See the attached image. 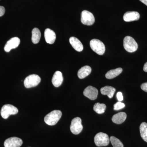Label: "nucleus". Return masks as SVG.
<instances>
[{
    "label": "nucleus",
    "mask_w": 147,
    "mask_h": 147,
    "mask_svg": "<svg viewBox=\"0 0 147 147\" xmlns=\"http://www.w3.org/2000/svg\"><path fill=\"white\" fill-rule=\"evenodd\" d=\"M106 108V105L99 102L95 103L94 105L93 109L96 113L98 114H102L105 113Z\"/></svg>",
    "instance_id": "nucleus-22"
},
{
    "label": "nucleus",
    "mask_w": 147,
    "mask_h": 147,
    "mask_svg": "<svg viewBox=\"0 0 147 147\" xmlns=\"http://www.w3.org/2000/svg\"><path fill=\"white\" fill-rule=\"evenodd\" d=\"M83 127L82 125V120L80 118H74L71 121L70 125V130L73 134L77 135L82 132Z\"/></svg>",
    "instance_id": "nucleus-7"
},
{
    "label": "nucleus",
    "mask_w": 147,
    "mask_h": 147,
    "mask_svg": "<svg viewBox=\"0 0 147 147\" xmlns=\"http://www.w3.org/2000/svg\"><path fill=\"white\" fill-rule=\"evenodd\" d=\"M110 141L113 147H123V143L116 137L112 136L110 138Z\"/></svg>",
    "instance_id": "nucleus-23"
},
{
    "label": "nucleus",
    "mask_w": 147,
    "mask_h": 147,
    "mask_svg": "<svg viewBox=\"0 0 147 147\" xmlns=\"http://www.w3.org/2000/svg\"><path fill=\"white\" fill-rule=\"evenodd\" d=\"M62 74L60 71H57L55 72L52 78V82L54 86L59 87L63 82Z\"/></svg>",
    "instance_id": "nucleus-14"
},
{
    "label": "nucleus",
    "mask_w": 147,
    "mask_h": 147,
    "mask_svg": "<svg viewBox=\"0 0 147 147\" xmlns=\"http://www.w3.org/2000/svg\"><path fill=\"white\" fill-rule=\"evenodd\" d=\"M18 109L15 106L10 104L4 105L1 110V115L3 118L7 119L11 115H15L18 113Z\"/></svg>",
    "instance_id": "nucleus-5"
},
{
    "label": "nucleus",
    "mask_w": 147,
    "mask_h": 147,
    "mask_svg": "<svg viewBox=\"0 0 147 147\" xmlns=\"http://www.w3.org/2000/svg\"><path fill=\"white\" fill-rule=\"evenodd\" d=\"M62 115V113L60 110H53L45 116L44 121L45 123L48 125H55L61 119Z\"/></svg>",
    "instance_id": "nucleus-1"
},
{
    "label": "nucleus",
    "mask_w": 147,
    "mask_h": 147,
    "mask_svg": "<svg viewBox=\"0 0 147 147\" xmlns=\"http://www.w3.org/2000/svg\"><path fill=\"white\" fill-rule=\"evenodd\" d=\"M117 98L118 100L119 101H121L123 100V96L122 93L121 92H118L117 94Z\"/></svg>",
    "instance_id": "nucleus-25"
},
{
    "label": "nucleus",
    "mask_w": 147,
    "mask_h": 147,
    "mask_svg": "<svg viewBox=\"0 0 147 147\" xmlns=\"http://www.w3.org/2000/svg\"><path fill=\"white\" fill-rule=\"evenodd\" d=\"M116 89L114 87L106 86L100 89V92L102 95H107L110 98H112L115 92Z\"/></svg>",
    "instance_id": "nucleus-18"
},
{
    "label": "nucleus",
    "mask_w": 147,
    "mask_h": 147,
    "mask_svg": "<svg viewBox=\"0 0 147 147\" xmlns=\"http://www.w3.org/2000/svg\"><path fill=\"white\" fill-rule=\"evenodd\" d=\"M143 69H144V71L145 72H147V62L145 63Z\"/></svg>",
    "instance_id": "nucleus-28"
},
{
    "label": "nucleus",
    "mask_w": 147,
    "mask_h": 147,
    "mask_svg": "<svg viewBox=\"0 0 147 147\" xmlns=\"http://www.w3.org/2000/svg\"><path fill=\"white\" fill-rule=\"evenodd\" d=\"M23 141L16 137H10L5 141V147H20L23 144Z\"/></svg>",
    "instance_id": "nucleus-9"
},
{
    "label": "nucleus",
    "mask_w": 147,
    "mask_h": 147,
    "mask_svg": "<svg viewBox=\"0 0 147 147\" xmlns=\"http://www.w3.org/2000/svg\"><path fill=\"white\" fill-rule=\"evenodd\" d=\"M141 88L143 91L147 92V82L142 84L141 86Z\"/></svg>",
    "instance_id": "nucleus-27"
},
{
    "label": "nucleus",
    "mask_w": 147,
    "mask_h": 147,
    "mask_svg": "<svg viewBox=\"0 0 147 147\" xmlns=\"http://www.w3.org/2000/svg\"><path fill=\"white\" fill-rule=\"evenodd\" d=\"M94 141L95 144L98 147L106 146L109 145L110 139L108 134L99 132L95 136Z\"/></svg>",
    "instance_id": "nucleus-3"
},
{
    "label": "nucleus",
    "mask_w": 147,
    "mask_h": 147,
    "mask_svg": "<svg viewBox=\"0 0 147 147\" xmlns=\"http://www.w3.org/2000/svg\"><path fill=\"white\" fill-rule=\"evenodd\" d=\"M139 1H141L142 3L147 6V0H139Z\"/></svg>",
    "instance_id": "nucleus-29"
},
{
    "label": "nucleus",
    "mask_w": 147,
    "mask_h": 147,
    "mask_svg": "<svg viewBox=\"0 0 147 147\" xmlns=\"http://www.w3.org/2000/svg\"><path fill=\"white\" fill-rule=\"evenodd\" d=\"M81 22L84 25L92 26L95 22L93 14L88 11H83L81 14Z\"/></svg>",
    "instance_id": "nucleus-8"
},
{
    "label": "nucleus",
    "mask_w": 147,
    "mask_h": 147,
    "mask_svg": "<svg viewBox=\"0 0 147 147\" xmlns=\"http://www.w3.org/2000/svg\"><path fill=\"white\" fill-rule=\"evenodd\" d=\"M123 47L129 53H134L137 51L138 45L135 40L130 36H126L123 40Z\"/></svg>",
    "instance_id": "nucleus-2"
},
{
    "label": "nucleus",
    "mask_w": 147,
    "mask_h": 147,
    "mask_svg": "<svg viewBox=\"0 0 147 147\" xmlns=\"http://www.w3.org/2000/svg\"><path fill=\"white\" fill-rule=\"evenodd\" d=\"M41 79L36 74H31L27 76L24 81V86L27 88L36 86L40 83Z\"/></svg>",
    "instance_id": "nucleus-6"
},
{
    "label": "nucleus",
    "mask_w": 147,
    "mask_h": 147,
    "mask_svg": "<svg viewBox=\"0 0 147 147\" xmlns=\"http://www.w3.org/2000/svg\"><path fill=\"white\" fill-rule=\"evenodd\" d=\"M69 42L74 49L77 52H82L84 46L82 42L75 37H71L69 39Z\"/></svg>",
    "instance_id": "nucleus-15"
},
{
    "label": "nucleus",
    "mask_w": 147,
    "mask_h": 147,
    "mask_svg": "<svg viewBox=\"0 0 147 147\" xmlns=\"http://www.w3.org/2000/svg\"><path fill=\"white\" fill-rule=\"evenodd\" d=\"M90 46L93 51L98 55H102L105 53V48L104 43L99 40L93 39L90 42Z\"/></svg>",
    "instance_id": "nucleus-4"
},
{
    "label": "nucleus",
    "mask_w": 147,
    "mask_h": 147,
    "mask_svg": "<svg viewBox=\"0 0 147 147\" xmlns=\"http://www.w3.org/2000/svg\"><path fill=\"white\" fill-rule=\"evenodd\" d=\"M124 21L126 22L138 21L140 18V14L137 11H127L123 15Z\"/></svg>",
    "instance_id": "nucleus-12"
},
{
    "label": "nucleus",
    "mask_w": 147,
    "mask_h": 147,
    "mask_svg": "<svg viewBox=\"0 0 147 147\" xmlns=\"http://www.w3.org/2000/svg\"><path fill=\"white\" fill-rule=\"evenodd\" d=\"M41 37V33L37 28H34L32 31V41L34 44H37L39 42Z\"/></svg>",
    "instance_id": "nucleus-20"
},
{
    "label": "nucleus",
    "mask_w": 147,
    "mask_h": 147,
    "mask_svg": "<svg viewBox=\"0 0 147 147\" xmlns=\"http://www.w3.org/2000/svg\"><path fill=\"white\" fill-rule=\"evenodd\" d=\"M45 41L47 43L52 44L55 42L56 36L55 32L49 28L46 29L44 32Z\"/></svg>",
    "instance_id": "nucleus-13"
},
{
    "label": "nucleus",
    "mask_w": 147,
    "mask_h": 147,
    "mask_svg": "<svg viewBox=\"0 0 147 147\" xmlns=\"http://www.w3.org/2000/svg\"><path fill=\"white\" fill-rule=\"evenodd\" d=\"M123 71L122 68L119 67L114 69H111L107 72L105 74V77L107 79H113L119 76Z\"/></svg>",
    "instance_id": "nucleus-19"
},
{
    "label": "nucleus",
    "mask_w": 147,
    "mask_h": 147,
    "mask_svg": "<svg viewBox=\"0 0 147 147\" xmlns=\"http://www.w3.org/2000/svg\"><path fill=\"white\" fill-rule=\"evenodd\" d=\"M20 43V39L18 37L12 38L7 42L4 47V50L6 52H10L11 49L18 47Z\"/></svg>",
    "instance_id": "nucleus-11"
},
{
    "label": "nucleus",
    "mask_w": 147,
    "mask_h": 147,
    "mask_svg": "<svg viewBox=\"0 0 147 147\" xmlns=\"http://www.w3.org/2000/svg\"><path fill=\"white\" fill-rule=\"evenodd\" d=\"M83 93L85 96L90 100H94L97 98L98 91L96 88L92 86H89L85 89Z\"/></svg>",
    "instance_id": "nucleus-10"
},
{
    "label": "nucleus",
    "mask_w": 147,
    "mask_h": 147,
    "mask_svg": "<svg viewBox=\"0 0 147 147\" xmlns=\"http://www.w3.org/2000/svg\"><path fill=\"white\" fill-rule=\"evenodd\" d=\"M92 69L89 66L86 65L82 67L78 71V76L80 79H83L90 75Z\"/></svg>",
    "instance_id": "nucleus-17"
},
{
    "label": "nucleus",
    "mask_w": 147,
    "mask_h": 147,
    "mask_svg": "<svg viewBox=\"0 0 147 147\" xmlns=\"http://www.w3.org/2000/svg\"><path fill=\"white\" fill-rule=\"evenodd\" d=\"M125 106V105L123 103L120 102V101H119L114 105V110H120L124 108Z\"/></svg>",
    "instance_id": "nucleus-24"
},
{
    "label": "nucleus",
    "mask_w": 147,
    "mask_h": 147,
    "mask_svg": "<svg viewBox=\"0 0 147 147\" xmlns=\"http://www.w3.org/2000/svg\"><path fill=\"white\" fill-rule=\"evenodd\" d=\"M5 9L4 7L0 6V17L3 16L5 13Z\"/></svg>",
    "instance_id": "nucleus-26"
},
{
    "label": "nucleus",
    "mask_w": 147,
    "mask_h": 147,
    "mask_svg": "<svg viewBox=\"0 0 147 147\" xmlns=\"http://www.w3.org/2000/svg\"><path fill=\"white\" fill-rule=\"evenodd\" d=\"M127 115L124 112H121L114 115L112 117V121L117 124L122 123L126 120Z\"/></svg>",
    "instance_id": "nucleus-16"
},
{
    "label": "nucleus",
    "mask_w": 147,
    "mask_h": 147,
    "mask_svg": "<svg viewBox=\"0 0 147 147\" xmlns=\"http://www.w3.org/2000/svg\"><path fill=\"white\" fill-rule=\"evenodd\" d=\"M140 132L142 139L147 142V123L143 122L140 126Z\"/></svg>",
    "instance_id": "nucleus-21"
}]
</instances>
